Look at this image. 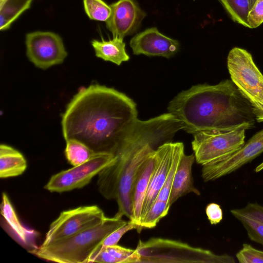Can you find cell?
<instances>
[{
	"instance_id": "obj_15",
	"label": "cell",
	"mask_w": 263,
	"mask_h": 263,
	"mask_svg": "<svg viewBox=\"0 0 263 263\" xmlns=\"http://www.w3.org/2000/svg\"><path fill=\"white\" fill-rule=\"evenodd\" d=\"M1 204V215L5 226L12 236L21 245L30 248L29 251L36 248L35 239L37 232L26 228L19 220L7 194L3 192Z\"/></svg>"
},
{
	"instance_id": "obj_23",
	"label": "cell",
	"mask_w": 263,
	"mask_h": 263,
	"mask_svg": "<svg viewBox=\"0 0 263 263\" xmlns=\"http://www.w3.org/2000/svg\"><path fill=\"white\" fill-rule=\"evenodd\" d=\"M184 153V145L183 143L179 142L174 143L173 156L172 165L165 183L159 192L155 201L160 200L168 202L169 196L174 175L180 160Z\"/></svg>"
},
{
	"instance_id": "obj_29",
	"label": "cell",
	"mask_w": 263,
	"mask_h": 263,
	"mask_svg": "<svg viewBox=\"0 0 263 263\" xmlns=\"http://www.w3.org/2000/svg\"><path fill=\"white\" fill-rule=\"evenodd\" d=\"M240 263H263V251L257 250L248 243H243L242 247L236 254Z\"/></svg>"
},
{
	"instance_id": "obj_21",
	"label": "cell",
	"mask_w": 263,
	"mask_h": 263,
	"mask_svg": "<svg viewBox=\"0 0 263 263\" xmlns=\"http://www.w3.org/2000/svg\"><path fill=\"white\" fill-rule=\"evenodd\" d=\"M32 0H0V29H8L25 10L29 9Z\"/></svg>"
},
{
	"instance_id": "obj_24",
	"label": "cell",
	"mask_w": 263,
	"mask_h": 263,
	"mask_svg": "<svg viewBox=\"0 0 263 263\" xmlns=\"http://www.w3.org/2000/svg\"><path fill=\"white\" fill-rule=\"evenodd\" d=\"M232 20L250 28L248 15L250 12L249 0H219Z\"/></svg>"
},
{
	"instance_id": "obj_34",
	"label": "cell",
	"mask_w": 263,
	"mask_h": 263,
	"mask_svg": "<svg viewBox=\"0 0 263 263\" xmlns=\"http://www.w3.org/2000/svg\"><path fill=\"white\" fill-rule=\"evenodd\" d=\"M263 170V162L259 164L255 169V172L258 173Z\"/></svg>"
},
{
	"instance_id": "obj_22",
	"label": "cell",
	"mask_w": 263,
	"mask_h": 263,
	"mask_svg": "<svg viewBox=\"0 0 263 263\" xmlns=\"http://www.w3.org/2000/svg\"><path fill=\"white\" fill-rule=\"evenodd\" d=\"M66 142L65 157L73 166L83 164L100 155L78 141L69 140Z\"/></svg>"
},
{
	"instance_id": "obj_2",
	"label": "cell",
	"mask_w": 263,
	"mask_h": 263,
	"mask_svg": "<svg viewBox=\"0 0 263 263\" xmlns=\"http://www.w3.org/2000/svg\"><path fill=\"white\" fill-rule=\"evenodd\" d=\"M168 112L186 132L227 133L254 127V107L232 80L215 85L198 84L182 91L169 103Z\"/></svg>"
},
{
	"instance_id": "obj_33",
	"label": "cell",
	"mask_w": 263,
	"mask_h": 263,
	"mask_svg": "<svg viewBox=\"0 0 263 263\" xmlns=\"http://www.w3.org/2000/svg\"><path fill=\"white\" fill-rule=\"evenodd\" d=\"M255 120L258 122H263V112L256 110L254 109Z\"/></svg>"
},
{
	"instance_id": "obj_9",
	"label": "cell",
	"mask_w": 263,
	"mask_h": 263,
	"mask_svg": "<svg viewBox=\"0 0 263 263\" xmlns=\"http://www.w3.org/2000/svg\"><path fill=\"white\" fill-rule=\"evenodd\" d=\"M115 159L113 155L100 154L83 164L53 175L44 189L50 192L57 193L81 189L88 184L93 177Z\"/></svg>"
},
{
	"instance_id": "obj_18",
	"label": "cell",
	"mask_w": 263,
	"mask_h": 263,
	"mask_svg": "<svg viewBox=\"0 0 263 263\" xmlns=\"http://www.w3.org/2000/svg\"><path fill=\"white\" fill-rule=\"evenodd\" d=\"M91 44L96 57L105 61L120 65L123 62L129 60L123 39L113 37L112 39L106 41L102 38L101 41L92 40Z\"/></svg>"
},
{
	"instance_id": "obj_7",
	"label": "cell",
	"mask_w": 263,
	"mask_h": 263,
	"mask_svg": "<svg viewBox=\"0 0 263 263\" xmlns=\"http://www.w3.org/2000/svg\"><path fill=\"white\" fill-rule=\"evenodd\" d=\"M245 129L227 133L200 131L193 134L192 146L195 160L202 165L223 159L245 143Z\"/></svg>"
},
{
	"instance_id": "obj_16",
	"label": "cell",
	"mask_w": 263,
	"mask_h": 263,
	"mask_svg": "<svg viewBox=\"0 0 263 263\" xmlns=\"http://www.w3.org/2000/svg\"><path fill=\"white\" fill-rule=\"evenodd\" d=\"M194 154H183L174 175L169 196L168 204L171 206L182 196L190 193L197 195L200 192L194 186L192 174Z\"/></svg>"
},
{
	"instance_id": "obj_4",
	"label": "cell",
	"mask_w": 263,
	"mask_h": 263,
	"mask_svg": "<svg viewBox=\"0 0 263 263\" xmlns=\"http://www.w3.org/2000/svg\"><path fill=\"white\" fill-rule=\"evenodd\" d=\"M127 222L106 217L100 224L69 237L29 251L37 257L59 263H90L105 237Z\"/></svg>"
},
{
	"instance_id": "obj_27",
	"label": "cell",
	"mask_w": 263,
	"mask_h": 263,
	"mask_svg": "<svg viewBox=\"0 0 263 263\" xmlns=\"http://www.w3.org/2000/svg\"><path fill=\"white\" fill-rule=\"evenodd\" d=\"M230 212L235 218L244 217L263 224V205L257 203H248L244 208L232 209Z\"/></svg>"
},
{
	"instance_id": "obj_5",
	"label": "cell",
	"mask_w": 263,
	"mask_h": 263,
	"mask_svg": "<svg viewBox=\"0 0 263 263\" xmlns=\"http://www.w3.org/2000/svg\"><path fill=\"white\" fill-rule=\"evenodd\" d=\"M140 262L235 263L229 254L218 255L213 252L192 247L178 241L160 238L146 241L139 240L136 249Z\"/></svg>"
},
{
	"instance_id": "obj_35",
	"label": "cell",
	"mask_w": 263,
	"mask_h": 263,
	"mask_svg": "<svg viewBox=\"0 0 263 263\" xmlns=\"http://www.w3.org/2000/svg\"><path fill=\"white\" fill-rule=\"evenodd\" d=\"M256 1V0H249L250 10L252 8L253 6L254 5Z\"/></svg>"
},
{
	"instance_id": "obj_12",
	"label": "cell",
	"mask_w": 263,
	"mask_h": 263,
	"mask_svg": "<svg viewBox=\"0 0 263 263\" xmlns=\"http://www.w3.org/2000/svg\"><path fill=\"white\" fill-rule=\"evenodd\" d=\"M110 6L111 14L105 22L113 37L123 39L134 34L146 15L135 0H118Z\"/></svg>"
},
{
	"instance_id": "obj_10",
	"label": "cell",
	"mask_w": 263,
	"mask_h": 263,
	"mask_svg": "<svg viewBox=\"0 0 263 263\" xmlns=\"http://www.w3.org/2000/svg\"><path fill=\"white\" fill-rule=\"evenodd\" d=\"M25 44L29 60L41 69L62 63L67 55L62 38L53 32L28 33L26 35Z\"/></svg>"
},
{
	"instance_id": "obj_6",
	"label": "cell",
	"mask_w": 263,
	"mask_h": 263,
	"mask_svg": "<svg viewBox=\"0 0 263 263\" xmlns=\"http://www.w3.org/2000/svg\"><path fill=\"white\" fill-rule=\"evenodd\" d=\"M227 66L231 79L256 110L263 112V75L246 50L234 47L229 52Z\"/></svg>"
},
{
	"instance_id": "obj_31",
	"label": "cell",
	"mask_w": 263,
	"mask_h": 263,
	"mask_svg": "<svg viewBox=\"0 0 263 263\" xmlns=\"http://www.w3.org/2000/svg\"><path fill=\"white\" fill-rule=\"evenodd\" d=\"M250 28H255L263 23V0H256L248 15Z\"/></svg>"
},
{
	"instance_id": "obj_13",
	"label": "cell",
	"mask_w": 263,
	"mask_h": 263,
	"mask_svg": "<svg viewBox=\"0 0 263 263\" xmlns=\"http://www.w3.org/2000/svg\"><path fill=\"white\" fill-rule=\"evenodd\" d=\"M129 44L135 55L166 58L174 55L180 48L177 40L164 35L156 27L147 28L137 33L132 38Z\"/></svg>"
},
{
	"instance_id": "obj_32",
	"label": "cell",
	"mask_w": 263,
	"mask_h": 263,
	"mask_svg": "<svg viewBox=\"0 0 263 263\" xmlns=\"http://www.w3.org/2000/svg\"><path fill=\"white\" fill-rule=\"evenodd\" d=\"M205 213L211 224H216L222 219V210L217 203H210L208 204L205 208Z\"/></svg>"
},
{
	"instance_id": "obj_1",
	"label": "cell",
	"mask_w": 263,
	"mask_h": 263,
	"mask_svg": "<svg viewBox=\"0 0 263 263\" xmlns=\"http://www.w3.org/2000/svg\"><path fill=\"white\" fill-rule=\"evenodd\" d=\"M138 120L131 98L112 88L92 84L73 97L61 124L66 141L75 140L97 154L115 156Z\"/></svg>"
},
{
	"instance_id": "obj_8",
	"label": "cell",
	"mask_w": 263,
	"mask_h": 263,
	"mask_svg": "<svg viewBox=\"0 0 263 263\" xmlns=\"http://www.w3.org/2000/svg\"><path fill=\"white\" fill-rule=\"evenodd\" d=\"M106 217L97 205L81 206L64 211L50 225L41 245L59 241L102 223Z\"/></svg>"
},
{
	"instance_id": "obj_3",
	"label": "cell",
	"mask_w": 263,
	"mask_h": 263,
	"mask_svg": "<svg viewBox=\"0 0 263 263\" xmlns=\"http://www.w3.org/2000/svg\"><path fill=\"white\" fill-rule=\"evenodd\" d=\"M174 136L171 129L155 120H148L139 125L135 134L132 153L119 172L115 199L118 210L115 216L132 219L134 190L138 174L152 153L160 145L170 142Z\"/></svg>"
},
{
	"instance_id": "obj_30",
	"label": "cell",
	"mask_w": 263,
	"mask_h": 263,
	"mask_svg": "<svg viewBox=\"0 0 263 263\" xmlns=\"http://www.w3.org/2000/svg\"><path fill=\"white\" fill-rule=\"evenodd\" d=\"M137 226L132 221L129 220L124 225L112 232L103 240L101 246L98 249L93 258H92L91 263L92 259L101 248L107 246L117 245V243L123 236V235L125 234L127 231L133 229L137 230Z\"/></svg>"
},
{
	"instance_id": "obj_20",
	"label": "cell",
	"mask_w": 263,
	"mask_h": 263,
	"mask_svg": "<svg viewBox=\"0 0 263 263\" xmlns=\"http://www.w3.org/2000/svg\"><path fill=\"white\" fill-rule=\"evenodd\" d=\"M140 258L136 249L115 245L101 248L91 263H140Z\"/></svg>"
},
{
	"instance_id": "obj_11",
	"label": "cell",
	"mask_w": 263,
	"mask_h": 263,
	"mask_svg": "<svg viewBox=\"0 0 263 263\" xmlns=\"http://www.w3.org/2000/svg\"><path fill=\"white\" fill-rule=\"evenodd\" d=\"M262 153L263 129L253 135L232 155L202 165V177L205 182L217 179L237 171Z\"/></svg>"
},
{
	"instance_id": "obj_28",
	"label": "cell",
	"mask_w": 263,
	"mask_h": 263,
	"mask_svg": "<svg viewBox=\"0 0 263 263\" xmlns=\"http://www.w3.org/2000/svg\"><path fill=\"white\" fill-rule=\"evenodd\" d=\"M236 218L242 223L249 238L263 246V224L244 217Z\"/></svg>"
},
{
	"instance_id": "obj_25",
	"label": "cell",
	"mask_w": 263,
	"mask_h": 263,
	"mask_svg": "<svg viewBox=\"0 0 263 263\" xmlns=\"http://www.w3.org/2000/svg\"><path fill=\"white\" fill-rule=\"evenodd\" d=\"M170 207L167 202L156 201L142 218L141 229L156 227L160 220L167 214Z\"/></svg>"
},
{
	"instance_id": "obj_19",
	"label": "cell",
	"mask_w": 263,
	"mask_h": 263,
	"mask_svg": "<svg viewBox=\"0 0 263 263\" xmlns=\"http://www.w3.org/2000/svg\"><path fill=\"white\" fill-rule=\"evenodd\" d=\"M27 166V161L20 152L5 144L0 145L1 178L20 176L25 171Z\"/></svg>"
},
{
	"instance_id": "obj_26",
	"label": "cell",
	"mask_w": 263,
	"mask_h": 263,
	"mask_svg": "<svg viewBox=\"0 0 263 263\" xmlns=\"http://www.w3.org/2000/svg\"><path fill=\"white\" fill-rule=\"evenodd\" d=\"M83 4L85 11L90 20L106 22L110 15V6L103 0H83Z\"/></svg>"
},
{
	"instance_id": "obj_17",
	"label": "cell",
	"mask_w": 263,
	"mask_h": 263,
	"mask_svg": "<svg viewBox=\"0 0 263 263\" xmlns=\"http://www.w3.org/2000/svg\"><path fill=\"white\" fill-rule=\"evenodd\" d=\"M155 151L143 165L138 174L134 190L133 216L130 220L138 227L140 232L141 214L145 196L148 188L150 179L155 164Z\"/></svg>"
},
{
	"instance_id": "obj_14",
	"label": "cell",
	"mask_w": 263,
	"mask_h": 263,
	"mask_svg": "<svg viewBox=\"0 0 263 263\" xmlns=\"http://www.w3.org/2000/svg\"><path fill=\"white\" fill-rule=\"evenodd\" d=\"M173 148L174 143L170 141L162 144L155 150V164L144 200L141 220L155 202L165 183L172 165Z\"/></svg>"
}]
</instances>
